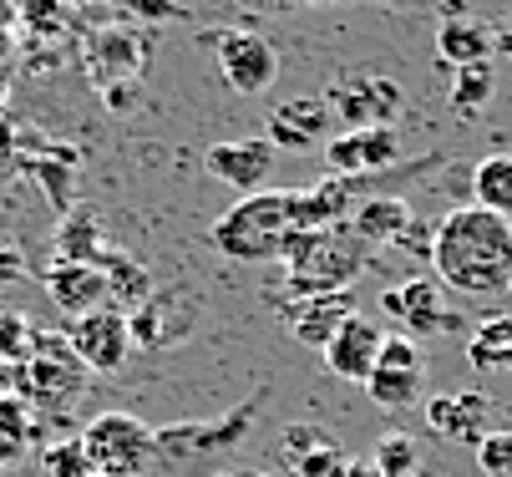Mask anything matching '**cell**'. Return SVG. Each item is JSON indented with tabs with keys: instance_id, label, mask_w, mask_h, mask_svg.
<instances>
[{
	"instance_id": "obj_20",
	"label": "cell",
	"mask_w": 512,
	"mask_h": 477,
	"mask_svg": "<svg viewBox=\"0 0 512 477\" xmlns=\"http://www.w3.org/2000/svg\"><path fill=\"white\" fill-rule=\"evenodd\" d=\"M436 56H442V66H482L492 61V21L482 16H467V11H452L442 16V26H436Z\"/></svg>"
},
{
	"instance_id": "obj_16",
	"label": "cell",
	"mask_w": 512,
	"mask_h": 477,
	"mask_svg": "<svg viewBox=\"0 0 512 477\" xmlns=\"http://www.w3.org/2000/svg\"><path fill=\"white\" fill-rule=\"evenodd\" d=\"M274 143L264 138H229V143H213L208 153H203V168L218 178V183H229L239 198L244 193H259L264 183H269V173H274Z\"/></svg>"
},
{
	"instance_id": "obj_36",
	"label": "cell",
	"mask_w": 512,
	"mask_h": 477,
	"mask_svg": "<svg viewBox=\"0 0 512 477\" xmlns=\"http://www.w3.org/2000/svg\"><path fill=\"white\" fill-rule=\"evenodd\" d=\"M244 11H274V6H335V0H239Z\"/></svg>"
},
{
	"instance_id": "obj_10",
	"label": "cell",
	"mask_w": 512,
	"mask_h": 477,
	"mask_svg": "<svg viewBox=\"0 0 512 477\" xmlns=\"http://www.w3.org/2000/svg\"><path fill=\"white\" fill-rule=\"evenodd\" d=\"M426 386V346L411 335H386L381 340V361L371 371V381H365V396H371L381 412H401V406H411Z\"/></svg>"
},
{
	"instance_id": "obj_42",
	"label": "cell",
	"mask_w": 512,
	"mask_h": 477,
	"mask_svg": "<svg viewBox=\"0 0 512 477\" xmlns=\"http://www.w3.org/2000/svg\"><path fill=\"white\" fill-rule=\"evenodd\" d=\"M507 295H512V285H507Z\"/></svg>"
},
{
	"instance_id": "obj_11",
	"label": "cell",
	"mask_w": 512,
	"mask_h": 477,
	"mask_svg": "<svg viewBox=\"0 0 512 477\" xmlns=\"http://www.w3.org/2000/svg\"><path fill=\"white\" fill-rule=\"evenodd\" d=\"M66 340H71V351H77V361H82L87 371H97V376L122 371L127 356H132V325H127V315L112 310V305L77 315V320H71V330H66Z\"/></svg>"
},
{
	"instance_id": "obj_27",
	"label": "cell",
	"mask_w": 512,
	"mask_h": 477,
	"mask_svg": "<svg viewBox=\"0 0 512 477\" xmlns=\"http://www.w3.org/2000/svg\"><path fill=\"white\" fill-rule=\"evenodd\" d=\"M492 92H497L492 61H482V66H457V72H452V107H457L462 117H477V112L492 102Z\"/></svg>"
},
{
	"instance_id": "obj_37",
	"label": "cell",
	"mask_w": 512,
	"mask_h": 477,
	"mask_svg": "<svg viewBox=\"0 0 512 477\" xmlns=\"http://www.w3.org/2000/svg\"><path fill=\"white\" fill-rule=\"evenodd\" d=\"M492 51H497L502 61H512V16L492 26Z\"/></svg>"
},
{
	"instance_id": "obj_12",
	"label": "cell",
	"mask_w": 512,
	"mask_h": 477,
	"mask_svg": "<svg viewBox=\"0 0 512 477\" xmlns=\"http://www.w3.org/2000/svg\"><path fill=\"white\" fill-rule=\"evenodd\" d=\"M401 153H406V143H401L396 127H355V132H340V138L325 143L330 173H345V178L386 173V168L401 163Z\"/></svg>"
},
{
	"instance_id": "obj_26",
	"label": "cell",
	"mask_w": 512,
	"mask_h": 477,
	"mask_svg": "<svg viewBox=\"0 0 512 477\" xmlns=\"http://www.w3.org/2000/svg\"><path fill=\"white\" fill-rule=\"evenodd\" d=\"M153 300V280H148V269L142 264H132L127 254L107 269V305L112 310H122V315H132V310H142Z\"/></svg>"
},
{
	"instance_id": "obj_35",
	"label": "cell",
	"mask_w": 512,
	"mask_h": 477,
	"mask_svg": "<svg viewBox=\"0 0 512 477\" xmlns=\"http://www.w3.org/2000/svg\"><path fill=\"white\" fill-rule=\"evenodd\" d=\"M21 280H31V264H26L21 244L0 239V285H21Z\"/></svg>"
},
{
	"instance_id": "obj_22",
	"label": "cell",
	"mask_w": 512,
	"mask_h": 477,
	"mask_svg": "<svg viewBox=\"0 0 512 477\" xmlns=\"http://www.w3.org/2000/svg\"><path fill=\"white\" fill-rule=\"evenodd\" d=\"M41 427H36V406L21 391H0V472L16 467L31 447H36Z\"/></svg>"
},
{
	"instance_id": "obj_23",
	"label": "cell",
	"mask_w": 512,
	"mask_h": 477,
	"mask_svg": "<svg viewBox=\"0 0 512 477\" xmlns=\"http://www.w3.org/2000/svg\"><path fill=\"white\" fill-rule=\"evenodd\" d=\"M467 366L492 376V371H512V310H497L487 320H477V330L467 335Z\"/></svg>"
},
{
	"instance_id": "obj_9",
	"label": "cell",
	"mask_w": 512,
	"mask_h": 477,
	"mask_svg": "<svg viewBox=\"0 0 512 477\" xmlns=\"http://www.w3.org/2000/svg\"><path fill=\"white\" fill-rule=\"evenodd\" d=\"M406 92L391 82V77H371V72H355V77H340L330 92H325V107L330 117L355 132V127H396V112H401Z\"/></svg>"
},
{
	"instance_id": "obj_18",
	"label": "cell",
	"mask_w": 512,
	"mask_h": 477,
	"mask_svg": "<svg viewBox=\"0 0 512 477\" xmlns=\"http://www.w3.org/2000/svg\"><path fill=\"white\" fill-rule=\"evenodd\" d=\"M426 427L447 442L477 447L492 432V401L487 391H452V396H431L426 401Z\"/></svg>"
},
{
	"instance_id": "obj_8",
	"label": "cell",
	"mask_w": 512,
	"mask_h": 477,
	"mask_svg": "<svg viewBox=\"0 0 512 477\" xmlns=\"http://www.w3.org/2000/svg\"><path fill=\"white\" fill-rule=\"evenodd\" d=\"M213 56H218V72L239 97H264L279 77V51L274 41H264L259 31H208Z\"/></svg>"
},
{
	"instance_id": "obj_19",
	"label": "cell",
	"mask_w": 512,
	"mask_h": 477,
	"mask_svg": "<svg viewBox=\"0 0 512 477\" xmlns=\"http://www.w3.org/2000/svg\"><path fill=\"white\" fill-rule=\"evenodd\" d=\"M46 290H51V305H56L66 320H77V315H87V310H102V305H107V269L56 259V269L46 275Z\"/></svg>"
},
{
	"instance_id": "obj_3",
	"label": "cell",
	"mask_w": 512,
	"mask_h": 477,
	"mask_svg": "<svg viewBox=\"0 0 512 477\" xmlns=\"http://www.w3.org/2000/svg\"><path fill=\"white\" fill-rule=\"evenodd\" d=\"M371 244L350 234V224L335 229H300L284 249V295H325V290H350L355 275L371 264Z\"/></svg>"
},
{
	"instance_id": "obj_6",
	"label": "cell",
	"mask_w": 512,
	"mask_h": 477,
	"mask_svg": "<svg viewBox=\"0 0 512 477\" xmlns=\"http://www.w3.org/2000/svg\"><path fill=\"white\" fill-rule=\"evenodd\" d=\"M452 290L436 280V275H416V280H401L381 295V310L401 325V335L411 340H436V335H457L467 320L462 310L447 300Z\"/></svg>"
},
{
	"instance_id": "obj_33",
	"label": "cell",
	"mask_w": 512,
	"mask_h": 477,
	"mask_svg": "<svg viewBox=\"0 0 512 477\" xmlns=\"http://www.w3.org/2000/svg\"><path fill=\"white\" fill-rule=\"evenodd\" d=\"M132 26H163V21H188L183 0H122Z\"/></svg>"
},
{
	"instance_id": "obj_7",
	"label": "cell",
	"mask_w": 512,
	"mask_h": 477,
	"mask_svg": "<svg viewBox=\"0 0 512 477\" xmlns=\"http://www.w3.org/2000/svg\"><path fill=\"white\" fill-rule=\"evenodd\" d=\"M82 376H87V366L77 361L71 340L56 335V330H41L31 361L21 366V396H26L31 406H41V412H56V406L77 401Z\"/></svg>"
},
{
	"instance_id": "obj_1",
	"label": "cell",
	"mask_w": 512,
	"mask_h": 477,
	"mask_svg": "<svg viewBox=\"0 0 512 477\" xmlns=\"http://www.w3.org/2000/svg\"><path fill=\"white\" fill-rule=\"evenodd\" d=\"M431 275L452 295L492 300L512 285V219L462 203L436 219L431 239Z\"/></svg>"
},
{
	"instance_id": "obj_4",
	"label": "cell",
	"mask_w": 512,
	"mask_h": 477,
	"mask_svg": "<svg viewBox=\"0 0 512 477\" xmlns=\"http://www.w3.org/2000/svg\"><path fill=\"white\" fill-rule=\"evenodd\" d=\"M82 447L92 457V472L107 477H148L158 467V427H148L132 412H102L82 427Z\"/></svg>"
},
{
	"instance_id": "obj_13",
	"label": "cell",
	"mask_w": 512,
	"mask_h": 477,
	"mask_svg": "<svg viewBox=\"0 0 512 477\" xmlns=\"http://www.w3.org/2000/svg\"><path fill=\"white\" fill-rule=\"evenodd\" d=\"M148 56H153V36L142 31V26H132V21L107 26V31H97V41H92V51H87L92 82H97L102 92H107V87H122V82H137L142 66H148Z\"/></svg>"
},
{
	"instance_id": "obj_24",
	"label": "cell",
	"mask_w": 512,
	"mask_h": 477,
	"mask_svg": "<svg viewBox=\"0 0 512 477\" xmlns=\"http://www.w3.org/2000/svg\"><path fill=\"white\" fill-rule=\"evenodd\" d=\"M56 259L112 269L122 254H107V249H102V224H97V214H66L61 229H56Z\"/></svg>"
},
{
	"instance_id": "obj_34",
	"label": "cell",
	"mask_w": 512,
	"mask_h": 477,
	"mask_svg": "<svg viewBox=\"0 0 512 477\" xmlns=\"http://www.w3.org/2000/svg\"><path fill=\"white\" fill-rule=\"evenodd\" d=\"M295 472H300V477H340V472H345V452H340L335 442L320 437L310 452L295 457Z\"/></svg>"
},
{
	"instance_id": "obj_28",
	"label": "cell",
	"mask_w": 512,
	"mask_h": 477,
	"mask_svg": "<svg viewBox=\"0 0 512 477\" xmlns=\"http://www.w3.org/2000/svg\"><path fill=\"white\" fill-rule=\"evenodd\" d=\"M36 325L21 310H0V366H26L36 351Z\"/></svg>"
},
{
	"instance_id": "obj_2",
	"label": "cell",
	"mask_w": 512,
	"mask_h": 477,
	"mask_svg": "<svg viewBox=\"0 0 512 477\" xmlns=\"http://www.w3.org/2000/svg\"><path fill=\"white\" fill-rule=\"evenodd\" d=\"M300 234V214H295V188H259L244 193L234 209L218 214V224L208 229L213 249L234 259V264H269L284 259L289 239Z\"/></svg>"
},
{
	"instance_id": "obj_29",
	"label": "cell",
	"mask_w": 512,
	"mask_h": 477,
	"mask_svg": "<svg viewBox=\"0 0 512 477\" xmlns=\"http://www.w3.org/2000/svg\"><path fill=\"white\" fill-rule=\"evenodd\" d=\"M36 143H41V138H31L16 117L0 112V183H11L21 168H31V148H36Z\"/></svg>"
},
{
	"instance_id": "obj_38",
	"label": "cell",
	"mask_w": 512,
	"mask_h": 477,
	"mask_svg": "<svg viewBox=\"0 0 512 477\" xmlns=\"http://www.w3.org/2000/svg\"><path fill=\"white\" fill-rule=\"evenodd\" d=\"M340 477H381V467H376V457H345Z\"/></svg>"
},
{
	"instance_id": "obj_32",
	"label": "cell",
	"mask_w": 512,
	"mask_h": 477,
	"mask_svg": "<svg viewBox=\"0 0 512 477\" xmlns=\"http://www.w3.org/2000/svg\"><path fill=\"white\" fill-rule=\"evenodd\" d=\"M472 452H477V472L482 477H512V432H497L492 427Z\"/></svg>"
},
{
	"instance_id": "obj_39",
	"label": "cell",
	"mask_w": 512,
	"mask_h": 477,
	"mask_svg": "<svg viewBox=\"0 0 512 477\" xmlns=\"http://www.w3.org/2000/svg\"><path fill=\"white\" fill-rule=\"evenodd\" d=\"M213 477H269V472H259V467H229V472H213Z\"/></svg>"
},
{
	"instance_id": "obj_5",
	"label": "cell",
	"mask_w": 512,
	"mask_h": 477,
	"mask_svg": "<svg viewBox=\"0 0 512 477\" xmlns=\"http://www.w3.org/2000/svg\"><path fill=\"white\" fill-rule=\"evenodd\" d=\"M259 406H264V391L249 396L244 406H234V412L213 417V422H173V427H163L158 432V462H168V467H198V462H213V457H229L249 437Z\"/></svg>"
},
{
	"instance_id": "obj_40",
	"label": "cell",
	"mask_w": 512,
	"mask_h": 477,
	"mask_svg": "<svg viewBox=\"0 0 512 477\" xmlns=\"http://www.w3.org/2000/svg\"><path fill=\"white\" fill-rule=\"evenodd\" d=\"M92 6H122V0H92Z\"/></svg>"
},
{
	"instance_id": "obj_14",
	"label": "cell",
	"mask_w": 512,
	"mask_h": 477,
	"mask_svg": "<svg viewBox=\"0 0 512 477\" xmlns=\"http://www.w3.org/2000/svg\"><path fill=\"white\" fill-rule=\"evenodd\" d=\"M355 315V295L350 290H325V295H284L279 320L289 325V335L310 351H325L335 330Z\"/></svg>"
},
{
	"instance_id": "obj_25",
	"label": "cell",
	"mask_w": 512,
	"mask_h": 477,
	"mask_svg": "<svg viewBox=\"0 0 512 477\" xmlns=\"http://www.w3.org/2000/svg\"><path fill=\"white\" fill-rule=\"evenodd\" d=\"M472 198H477V209L512 219V153H487L472 168Z\"/></svg>"
},
{
	"instance_id": "obj_31",
	"label": "cell",
	"mask_w": 512,
	"mask_h": 477,
	"mask_svg": "<svg viewBox=\"0 0 512 477\" xmlns=\"http://www.w3.org/2000/svg\"><path fill=\"white\" fill-rule=\"evenodd\" d=\"M41 467H46V477H92V457H87L82 437L46 447V452H41Z\"/></svg>"
},
{
	"instance_id": "obj_17",
	"label": "cell",
	"mask_w": 512,
	"mask_h": 477,
	"mask_svg": "<svg viewBox=\"0 0 512 477\" xmlns=\"http://www.w3.org/2000/svg\"><path fill=\"white\" fill-rule=\"evenodd\" d=\"M381 340H386V330H381L376 320L350 315V320L335 330V340L325 346V371L340 376V381L365 386V381H371V371H376V361H381Z\"/></svg>"
},
{
	"instance_id": "obj_41",
	"label": "cell",
	"mask_w": 512,
	"mask_h": 477,
	"mask_svg": "<svg viewBox=\"0 0 512 477\" xmlns=\"http://www.w3.org/2000/svg\"><path fill=\"white\" fill-rule=\"evenodd\" d=\"M92 477H107V472H92Z\"/></svg>"
},
{
	"instance_id": "obj_30",
	"label": "cell",
	"mask_w": 512,
	"mask_h": 477,
	"mask_svg": "<svg viewBox=\"0 0 512 477\" xmlns=\"http://www.w3.org/2000/svg\"><path fill=\"white\" fill-rule=\"evenodd\" d=\"M371 457H376L381 477H416V472H421V447H416V437H406V432L381 437Z\"/></svg>"
},
{
	"instance_id": "obj_21",
	"label": "cell",
	"mask_w": 512,
	"mask_h": 477,
	"mask_svg": "<svg viewBox=\"0 0 512 477\" xmlns=\"http://www.w3.org/2000/svg\"><path fill=\"white\" fill-rule=\"evenodd\" d=\"M411 219H416V214H411V203H406L401 193H365L345 224H350V234H360L371 249H391V239H396Z\"/></svg>"
},
{
	"instance_id": "obj_15",
	"label": "cell",
	"mask_w": 512,
	"mask_h": 477,
	"mask_svg": "<svg viewBox=\"0 0 512 477\" xmlns=\"http://www.w3.org/2000/svg\"><path fill=\"white\" fill-rule=\"evenodd\" d=\"M330 122L335 117H330L325 97H284L264 122V138L274 143V153L279 148L284 153H315L330 143Z\"/></svg>"
}]
</instances>
